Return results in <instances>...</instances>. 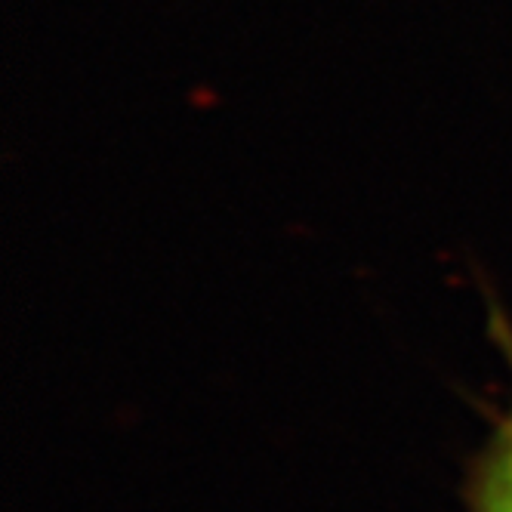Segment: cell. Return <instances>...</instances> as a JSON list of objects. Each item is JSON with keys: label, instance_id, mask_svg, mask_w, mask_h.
<instances>
[{"label": "cell", "instance_id": "obj_1", "mask_svg": "<svg viewBox=\"0 0 512 512\" xmlns=\"http://www.w3.org/2000/svg\"><path fill=\"white\" fill-rule=\"evenodd\" d=\"M469 512H512V414L500 417L469 469Z\"/></svg>", "mask_w": 512, "mask_h": 512}, {"label": "cell", "instance_id": "obj_2", "mask_svg": "<svg viewBox=\"0 0 512 512\" xmlns=\"http://www.w3.org/2000/svg\"><path fill=\"white\" fill-rule=\"evenodd\" d=\"M500 340H503V346H506V355H509V361H512V334H509V331H500Z\"/></svg>", "mask_w": 512, "mask_h": 512}]
</instances>
